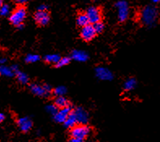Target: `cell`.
I'll use <instances>...</instances> for the list:
<instances>
[{
    "label": "cell",
    "mask_w": 160,
    "mask_h": 142,
    "mask_svg": "<svg viewBox=\"0 0 160 142\" xmlns=\"http://www.w3.org/2000/svg\"><path fill=\"white\" fill-rule=\"evenodd\" d=\"M55 92V94H56L57 96H62L63 94H64L66 93V89L63 86H60V87H58L54 90Z\"/></svg>",
    "instance_id": "d4e9b609"
},
{
    "label": "cell",
    "mask_w": 160,
    "mask_h": 142,
    "mask_svg": "<svg viewBox=\"0 0 160 142\" xmlns=\"http://www.w3.org/2000/svg\"><path fill=\"white\" fill-rule=\"evenodd\" d=\"M59 59L60 57L58 55H49L45 57V61L49 63H56Z\"/></svg>",
    "instance_id": "ac0fdd59"
},
{
    "label": "cell",
    "mask_w": 160,
    "mask_h": 142,
    "mask_svg": "<svg viewBox=\"0 0 160 142\" xmlns=\"http://www.w3.org/2000/svg\"><path fill=\"white\" fill-rule=\"evenodd\" d=\"M30 89L32 93H34L35 95L41 96V97H47L50 93L43 88V86H40V85H38L36 84L31 85Z\"/></svg>",
    "instance_id": "7c38bea8"
},
{
    "label": "cell",
    "mask_w": 160,
    "mask_h": 142,
    "mask_svg": "<svg viewBox=\"0 0 160 142\" xmlns=\"http://www.w3.org/2000/svg\"><path fill=\"white\" fill-rule=\"evenodd\" d=\"M2 4H3V0H0V7H1Z\"/></svg>",
    "instance_id": "1f68e13d"
},
{
    "label": "cell",
    "mask_w": 160,
    "mask_h": 142,
    "mask_svg": "<svg viewBox=\"0 0 160 142\" xmlns=\"http://www.w3.org/2000/svg\"><path fill=\"white\" fill-rule=\"evenodd\" d=\"M55 105L58 107V109H62V108L69 106L70 104L67 98H65L63 96H58L55 100Z\"/></svg>",
    "instance_id": "5bb4252c"
},
{
    "label": "cell",
    "mask_w": 160,
    "mask_h": 142,
    "mask_svg": "<svg viewBox=\"0 0 160 142\" xmlns=\"http://www.w3.org/2000/svg\"><path fill=\"white\" fill-rule=\"evenodd\" d=\"M71 110L70 106L59 109V110L55 114V120L57 123H63L69 115V114L71 113Z\"/></svg>",
    "instance_id": "ba28073f"
},
{
    "label": "cell",
    "mask_w": 160,
    "mask_h": 142,
    "mask_svg": "<svg viewBox=\"0 0 160 142\" xmlns=\"http://www.w3.org/2000/svg\"><path fill=\"white\" fill-rule=\"evenodd\" d=\"M17 124H18L20 130L24 132L29 131L32 125V121L28 118H20V120H18V121H17Z\"/></svg>",
    "instance_id": "30bf717a"
},
{
    "label": "cell",
    "mask_w": 160,
    "mask_h": 142,
    "mask_svg": "<svg viewBox=\"0 0 160 142\" xmlns=\"http://www.w3.org/2000/svg\"><path fill=\"white\" fill-rule=\"evenodd\" d=\"M93 24V28H94L96 33H101V32L104 30V28H105L104 24L102 22L101 20H100V21H98V22L96 23H93V24Z\"/></svg>",
    "instance_id": "d6986e66"
},
{
    "label": "cell",
    "mask_w": 160,
    "mask_h": 142,
    "mask_svg": "<svg viewBox=\"0 0 160 142\" xmlns=\"http://www.w3.org/2000/svg\"><path fill=\"white\" fill-rule=\"evenodd\" d=\"M47 111L50 112L52 115H55L57 111H58V107L55 105H50L47 107Z\"/></svg>",
    "instance_id": "484cf974"
},
{
    "label": "cell",
    "mask_w": 160,
    "mask_h": 142,
    "mask_svg": "<svg viewBox=\"0 0 160 142\" xmlns=\"http://www.w3.org/2000/svg\"><path fill=\"white\" fill-rule=\"evenodd\" d=\"M152 1H153V2H159L160 0H152Z\"/></svg>",
    "instance_id": "d6a6232c"
},
{
    "label": "cell",
    "mask_w": 160,
    "mask_h": 142,
    "mask_svg": "<svg viewBox=\"0 0 160 142\" xmlns=\"http://www.w3.org/2000/svg\"><path fill=\"white\" fill-rule=\"evenodd\" d=\"M70 63V59L69 58H60L59 60L55 63V67H61L63 66H66Z\"/></svg>",
    "instance_id": "44dd1931"
},
{
    "label": "cell",
    "mask_w": 160,
    "mask_h": 142,
    "mask_svg": "<svg viewBox=\"0 0 160 142\" xmlns=\"http://www.w3.org/2000/svg\"><path fill=\"white\" fill-rule=\"evenodd\" d=\"M70 141H72V142H81L82 141V140H80V139H77V138H73V137H72V139L71 140H70Z\"/></svg>",
    "instance_id": "f1b7e54d"
},
{
    "label": "cell",
    "mask_w": 160,
    "mask_h": 142,
    "mask_svg": "<svg viewBox=\"0 0 160 142\" xmlns=\"http://www.w3.org/2000/svg\"><path fill=\"white\" fill-rule=\"evenodd\" d=\"M10 12V7L7 4H2L0 7V16H6L9 14Z\"/></svg>",
    "instance_id": "7402d4cb"
},
{
    "label": "cell",
    "mask_w": 160,
    "mask_h": 142,
    "mask_svg": "<svg viewBox=\"0 0 160 142\" xmlns=\"http://www.w3.org/2000/svg\"><path fill=\"white\" fill-rule=\"evenodd\" d=\"M96 32L93 28V24H88L85 26L81 27V37L85 42H90L93 40L96 36Z\"/></svg>",
    "instance_id": "277c9868"
},
{
    "label": "cell",
    "mask_w": 160,
    "mask_h": 142,
    "mask_svg": "<svg viewBox=\"0 0 160 142\" xmlns=\"http://www.w3.org/2000/svg\"><path fill=\"white\" fill-rule=\"evenodd\" d=\"M27 11L24 6H20L16 8L14 12L11 14L9 20L13 25L17 26L19 24H23L24 20L26 18Z\"/></svg>",
    "instance_id": "3957f363"
},
{
    "label": "cell",
    "mask_w": 160,
    "mask_h": 142,
    "mask_svg": "<svg viewBox=\"0 0 160 142\" xmlns=\"http://www.w3.org/2000/svg\"><path fill=\"white\" fill-rule=\"evenodd\" d=\"M89 132H90V129L88 126L80 124L78 125L76 124L74 127L71 128L70 135H71V137L77 138L83 141L85 140V138L89 136Z\"/></svg>",
    "instance_id": "7a4b0ae2"
},
{
    "label": "cell",
    "mask_w": 160,
    "mask_h": 142,
    "mask_svg": "<svg viewBox=\"0 0 160 142\" xmlns=\"http://www.w3.org/2000/svg\"><path fill=\"white\" fill-rule=\"evenodd\" d=\"M16 74H17V77H18V80L20 82H21L22 84L28 83V78L27 75H25L23 72H20V71H16Z\"/></svg>",
    "instance_id": "603a6c76"
},
{
    "label": "cell",
    "mask_w": 160,
    "mask_h": 142,
    "mask_svg": "<svg viewBox=\"0 0 160 142\" xmlns=\"http://www.w3.org/2000/svg\"><path fill=\"white\" fill-rule=\"evenodd\" d=\"M116 7L118 8L119 12V20L120 22H124L127 20L128 16V5L126 1L121 0L116 3Z\"/></svg>",
    "instance_id": "5b68a950"
},
{
    "label": "cell",
    "mask_w": 160,
    "mask_h": 142,
    "mask_svg": "<svg viewBox=\"0 0 160 142\" xmlns=\"http://www.w3.org/2000/svg\"><path fill=\"white\" fill-rule=\"evenodd\" d=\"M48 7L47 5H45V4H42V5H40L38 7V11H47Z\"/></svg>",
    "instance_id": "4316f807"
},
{
    "label": "cell",
    "mask_w": 160,
    "mask_h": 142,
    "mask_svg": "<svg viewBox=\"0 0 160 142\" xmlns=\"http://www.w3.org/2000/svg\"><path fill=\"white\" fill-rule=\"evenodd\" d=\"M158 16V10L154 6H147L143 8L142 12V20L146 25H151L156 20Z\"/></svg>",
    "instance_id": "6da1fadb"
},
{
    "label": "cell",
    "mask_w": 160,
    "mask_h": 142,
    "mask_svg": "<svg viewBox=\"0 0 160 142\" xmlns=\"http://www.w3.org/2000/svg\"><path fill=\"white\" fill-rule=\"evenodd\" d=\"M6 62V59H0V64H3L4 63Z\"/></svg>",
    "instance_id": "4dcf8cb0"
},
{
    "label": "cell",
    "mask_w": 160,
    "mask_h": 142,
    "mask_svg": "<svg viewBox=\"0 0 160 142\" xmlns=\"http://www.w3.org/2000/svg\"><path fill=\"white\" fill-rule=\"evenodd\" d=\"M63 124H64L65 127L68 128H72L77 124V121L72 111H71V113L69 114V115L68 116L66 120L63 122Z\"/></svg>",
    "instance_id": "9a60e30c"
},
{
    "label": "cell",
    "mask_w": 160,
    "mask_h": 142,
    "mask_svg": "<svg viewBox=\"0 0 160 142\" xmlns=\"http://www.w3.org/2000/svg\"><path fill=\"white\" fill-rule=\"evenodd\" d=\"M137 85V81L136 80L134 79V78H131V79L128 80V81H126L125 83H124V89L125 90H131V89H133Z\"/></svg>",
    "instance_id": "e0dca14e"
},
{
    "label": "cell",
    "mask_w": 160,
    "mask_h": 142,
    "mask_svg": "<svg viewBox=\"0 0 160 142\" xmlns=\"http://www.w3.org/2000/svg\"><path fill=\"white\" fill-rule=\"evenodd\" d=\"M34 20L40 26H45L50 22L51 16L47 11H38L34 14Z\"/></svg>",
    "instance_id": "8992f818"
},
{
    "label": "cell",
    "mask_w": 160,
    "mask_h": 142,
    "mask_svg": "<svg viewBox=\"0 0 160 142\" xmlns=\"http://www.w3.org/2000/svg\"><path fill=\"white\" fill-rule=\"evenodd\" d=\"M77 24L80 27L85 26L88 24H90L87 14L85 12H82V13H79L78 14V16L77 17Z\"/></svg>",
    "instance_id": "4fadbf2b"
},
{
    "label": "cell",
    "mask_w": 160,
    "mask_h": 142,
    "mask_svg": "<svg viewBox=\"0 0 160 142\" xmlns=\"http://www.w3.org/2000/svg\"><path fill=\"white\" fill-rule=\"evenodd\" d=\"M0 73L2 75L7 76H13V71L12 69L8 67H5V66L0 67Z\"/></svg>",
    "instance_id": "ffe728a7"
},
{
    "label": "cell",
    "mask_w": 160,
    "mask_h": 142,
    "mask_svg": "<svg viewBox=\"0 0 160 142\" xmlns=\"http://www.w3.org/2000/svg\"><path fill=\"white\" fill-rule=\"evenodd\" d=\"M73 114L76 117L77 123L81 124H85L88 121V115L87 113L81 108H77V110H73Z\"/></svg>",
    "instance_id": "9c48e42d"
},
{
    "label": "cell",
    "mask_w": 160,
    "mask_h": 142,
    "mask_svg": "<svg viewBox=\"0 0 160 142\" xmlns=\"http://www.w3.org/2000/svg\"><path fill=\"white\" fill-rule=\"evenodd\" d=\"M39 56L38 55H28V56L26 57V62H28V63H34V62H36V61L39 60Z\"/></svg>",
    "instance_id": "cb8c5ba5"
},
{
    "label": "cell",
    "mask_w": 160,
    "mask_h": 142,
    "mask_svg": "<svg viewBox=\"0 0 160 142\" xmlns=\"http://www.w3.org/2000/svg\"><path fill=\"white\" fill-rule=\"evenodd\" d=\"M72 57L76 60L79 61H85L88 59V55L83 51H74L72 54Z\"/></svg>",
    "instance_id": "2e32d148"
},
{
    "label": "cell",
    "mask_w": 160,
    "mask_h": 142,
    "mask_svg": "<svg viewBox=\"0 0 160 142\" xmlns=\"http://www.w3.org/2000/svg\"><path fill=\"white\" fill-rule=\"evenodd\" d=\"M28 1H30V0H16V2H19V3L20 4H24L25 3V2H28Z\"/></svg>",
    "instance_id": "83f0119b"
},
{
    "label": "cell",
    "mask_w": 160,
    "mask_h": 142,
    "mask_svg": "<svg viewBox=\"0 0 160 142\" xmlns=\"http://www.w3.org/2000/svg\"><path fill=\"white\" fill-rule=\"evenodd\" d=\"M96 75L101 80H112L113 77L112 73L104 67H98L96 69Z\"/></svg>",
    "instance_id": "8fae6325"
},
{
    "label": "cell",
    "mask_w": 160,
    "mask_h": 142,
    "mask_svg": "<svg viewBox=\"0 0 160 142\" xmlns=\"http://www.w3.org/2000/svg\"><path fill=\"white\" fill-rule=\"evenodd\" d=\"M4 120H5V116H4V115L2 113H0V123L3 121Z\"/></svg>",
    "instance_id": "f546056e"
},
{
    "label": "cell",
    "mask_w": 160,
    "mask_h": 142,
    "mask_svg": "<svg viewBox=\"0 0 160 142\" xmlns=\"http://www.w3.org/2000/svg\"><path fill=\"white\" fill-rule=\"evenodd\" d=\"M88 16L89 23L93 24L102 20V12L98 7H90L85 12Z\"/></svg>",
    "instance_id": "52a82bcc"
}]
</instances>
